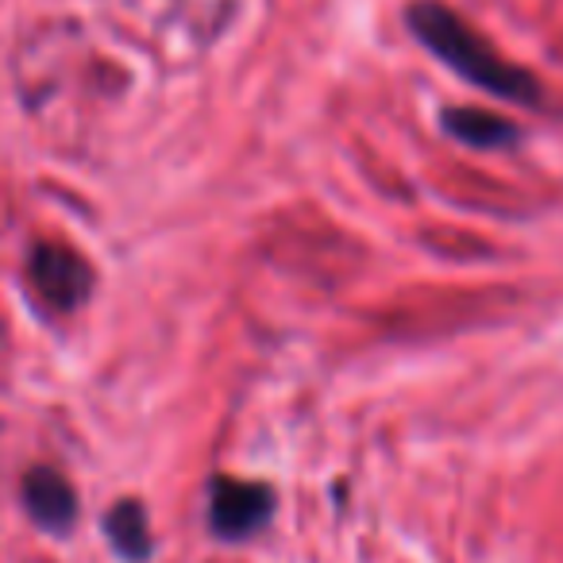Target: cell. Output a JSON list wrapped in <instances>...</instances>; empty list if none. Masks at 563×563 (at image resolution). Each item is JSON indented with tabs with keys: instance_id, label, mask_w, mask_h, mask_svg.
I'll return each instance as SVG.
<instances>
[{
	"instance_id": "6da1fadb",
	"label": "cell",
	"mask_w": 563,
	"mask_h": 563,
	"mask_svg": "<svg viewBox=\"0 0 563 563\" xmlns=\"http://www.w3.org/2000/svg\"><path fill=\"white\" fill-rule=\"evenodd\" d=\"M409 27H413V35L440 58V63L452 66L471 86L486 89V93L501 97V101H514V104L540 101L537 78L525 74L521 66L506 63L467 20H460L452 9H444L440 0H417L413 9H409Z\"/></svg>"
},
{
	"instance_id": "7a4b0ae2",
	"label": "cell",
	"mask_w": 563,
	"mask_h": 563,
	"mask_svg": "<svg viewBox=\"0 0 563 563\" xmlns=\"http://www.w3.org/2000/svg\"><path fill=\"white\" fill-rule=\"evenodd\" d=\"M274 517V490L266 483L212 475L209 483V532L224 544L251 540Z\"/></svg>"
},
{
	"instance_id": "3957f363",
	"label": "cell",
	"mask_w": 563,
	"mask_h": 563,
	"mask_svg": "<svg viewBox=\"0 0 563 563\" xmlns=\"http://www.w3.org/2000/svg\"><path fill=\"white\" fill-rule=\"evenodd\" d=\"M27 278H32V290L47 301L58 313H74L89 301L93 294V266L78 255L66 243H35L32 255H27Z\"/></svg>"
},
{
	"instance_id": "277c9868",
	"label": "cell",
	"mask_w": 563,
	"mask_h": 563,
	"mask_svg": "<svg viewBox=\"0 0 563 563\" xmlns=\"http://www.w3.org/2000/svg\"><path fill=\"white\" fill-rule=\"evenodd\" d=\"M20 498L24 509L40 529L47 532H70L78 521V490L70 486V478L55 467H32L20 483Z\"/></svg>"
},
{
	"instance_id": "5b68a950",
	"label": "cell",
	"mask_w": 563,
	"mask_h": 563,
	"mask_svg": "<svg viewBox=\"0 0 563 563\" xmlns=\"http://www.w3.org/2000/svg\"><path fill=\"white\" fill-rule=\"evenodd\" d=\"M104 537H109L112 552L128 563H143L155 552V540H151V521L147 509L140 498H120L104 514Z\"/></svg>"
},
{
	"instance_id": "8992f818",
	"label": "cell",
	"mask_w": 563,
	"mask_h": 563,
	"mask_svg": "<svg viewBox=\"0 0 563 563\" xmlns=\"http://www.w3.org/2000/svg\"><path fill=\"white\" fill-rule=\"evenodd\" d=\"M440 124H444V132L452 135V140L467 143V147H478V151L517 143V128L486 109H448L444 117H440Z\"/></svg>"
}]
</instances>
